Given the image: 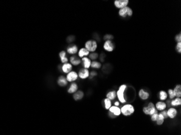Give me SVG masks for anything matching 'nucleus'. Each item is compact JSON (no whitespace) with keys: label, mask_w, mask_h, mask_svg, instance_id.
I'll return each instance as SVG.
<instances>
[{"label":"nucleus","mask_w":181,"mask_h":135,"mask_svg":"<svg viewBox=\"0 0 181 135\" xmlns=\"http://www.w3.org/2000/svg\"><path fill=\"white\" fill-rule=\"evenodd\" d=\"M127 86L125 84H123L119 86L118 88V89L116 91L117 98L118 100V101L121 104H125L126 102V99H125V92L127 89Z\"/></svg>","instance_id":"f257e3e1"},{"label":"nucleus","mask_w":181,"mask_h":135,"mask_svg":"<svg viewBox=\"0 0 181 135\" xmlns=\"http://www.w3.org/2000/svg\"><path fill=\"white\" fill-rule=\"evenodd\" d=\"M120 110L121 114L125 116V117H128V116H130L134 114L135 108L132 104L127 103L124 104L120 108Z\"/></svg>","instance_id":"f03ea898"},{"label":"nucleus","mask_w":181,"mask_h":135,"mask_svg":"<svg viewBox=\"0 0 181 135\" xmlns=\"http://www.w3.org/2000/svg\"><path fill=\"white\" fill-rule=\"evenodd\" d=\"M143 113L148 116H151L152 115H153L154 114L158 112L155 108V104L152 102H149V103L147 104L146 106H144L143 108Z\"/></svg>","instance_id":"7ed1b4c3"},{"label":"nucleus","mask_w":181,"mask_h":135,"mask_svg":"<svg viewBox=\"0 0 181 135\" xmlns=\"http://www.w3.org/2000/svg\"><path fill=\"white\" fill-rule=\"evenodd\" d=\"M118 15L123 18L131 17L133 15V10L131 7L126 6L119 10Z\"/></svg>","instance_id":"20e7f679"},{"label":"nucleus","mask_w":181,"mask_h":135,"mask_svg":"<svg viewBox=\"0 0 181 135\" xmlns=\"http://www.w3.org/2000/svg\"><path fill=\"white\" fill-rule=\"evenodd\" d=\"M85 48L90 53H94L96 51L98 48V43L97 41L94 40H89L86 42Z\"/></svg>","instance_id":"39448f33"},{"label":"nucleus","mask_w":181,"mask_h":135,"mask_svg":"<svg viewBox=\"0 0 181 135\" xmlns=\"http://www.w3.org/2000/svg\"><path fill=\"white\" fill-rule=\"evenodd\" d=\"M103 49L108 53L113 52L115 49V44L112 40H107L103 44Z\"/></svg>","instance_id":"423d86ee"},{"label":"nucleus","mask_w":181,"mask_h":135,"mask_svg":"<svg viewBox=\"0 0 181 135\" xmlns=\"http://www.w3.org/2000/svg\"><path fill=\"white\" fill-rule=\"evenodd\" d=\"M113 4L116 8L120 9L128 6L129 4V1L128 0H115L114 1Z\"/></svg>","instance_id":"0eeeda50"},{"label":"nucleus","mask_w":181,"mask_h":135,"mask_svg":"<svg viewBox=\"0 0 181 135\" xmlns=\"http://www.w3.org/2000/svg\"><path fill=\"white\" fill-rule=\"evenodd\" d=\"M78 77V74L77 72L74 71H71L67 74L66 78L68 82L72 83L77 81Z\"/></svg>","instance_id":"6e6552de"},{"label":"nucleus","mask_w":181,"mask_h":135,"mask_svg":"<svg viewBox=\"0 0 181 135\" xmlns=\"http://www.w3.org/2000/svg\"><path fill=\"white\" fill-rule=\"evenodd\" d=\"M138 97H139V99L142 101L147 100L149 99L150 96V93L147 91L145 90L144 89H143V88L140 89L139 90L138 93Z\"/></svg>","instance_id":"1a4fd4ad"},{"label":"nucleus","mask_w":181,"mask_h":135,"mask_svg":"<svg viewBox=\"0 0 181 135\" xmlns=\"http://www.w3.org/2000/svg\"><path fill=\"white\" fill-rule=\"evenodd\" d=\"M166 113H167L168 118L173 119L176 117L178 114V111L176 108L174 107H170L168 110H166Z\"/></svg>","instance_id":"9d476101"},{"label":"nucleus","mask_w":181,"mask_h":135,"mask_svg":"<svg viewBox=\"0 0 181 135\" xmlns=\"http://www.w3.org/2000/svg\"><path fill=\"white\" fill-rule=\"evenodd\" d=\"M78 77L82 79V80H85L89 77L90 72L88 70V69L82 68L79 70L78 72Z\"/></svg>","instance_id":"9b49d317"},{"label":"nucleus","mask_w":181,"mask_h":135,"mask_svg":"<svg viewBox=\"0 0 181 135\" xmlns=\"http://www.w3.org/2000/svg\"><path fill=\"white\" fill-rule=\"evenodd\" d=\"M108 110V112L112 114L115 117H118V116L121 115V110L119 106L112 105V106Z\"/></svg>","instance_id":"f8f14e48"},{"label":"nucleus","mask_w":181,"mask_h":135,"mask_svg":"<svg viewBox=\"0 0 181 135\" xmlns=\"http://www.w3.org/2000/svg\"><path fill=\"white\" fill-rule=\"evenodd\" d=\"M72 69L73 66L69 62L64 63L61 66V71L64 73L67 74L71 71H72Z\"/></svg>","instance_id":"ddd939ff"},{"label":"nucleus","mask_w":181,"mask_h":135,"mask_svg":"<svg viewBox=\"0 0 181 135\" xmlns=\"http://www.w3.org/2000/svg\"><path fill=\"white\" fill-rule=\"evenodd\" d=\"M66 50L68 54L74 55L78 52V47L77 45L74 44H69L67 47Z\"/></svg>","instance_id":"4468645a"},{"label":"nucleus","mask_w":181,"mask_h":135,"mask_svg":"<svg viewBox=\"0 0 181 135\" xmlns=\"http://www.w3.org/2000/svg\"><path fill=\"white\" fill-rule=\"evenodd\" d=\"M155 106L156 110L158 111H162L166 110V108H167V104H166V102L164 101H158L156 102Z\"/></svg>","instance_id":"2eb2a0df"},{"label":"nucleus","mask_w":181,"mask_h":135,"mask_svg":"<svg viewBox=\"0 0 181 135\" xmlns=\"http://www.w3.org/2000/svg\"><path fill=\"white\" fill-rule=\"evenodd\" d=\"M70 63L74 66H78L82 63V59H80L78 56L75 55H73L71 56L69 58Z\"/></svg>","instance_id":"dca6fc26"},{"label":"nucleus","mask_w":181,"mask_h":135,"mask_svg":"<svg viewBox=\"0 0 181 135\" xmlns=\"http://www.w3.org/2000/svg\"><path fill=\"white\" fill-rule=\"evenodd\" d=\"M82 64L84 68L88 69L91 65V60L87 57H83L82 58Z\"/></svg>","instance_id":"f3484780"},{"label":"nucleus","mask_w":181,"mask_h":135,"mask_svg":"<svg viewBox=\"0 0 181 135\" xmlns=\"http://www.w3.org/2000/svg\"><path fill=\"white\" fill-rule=\"evenodd\" d=\"M78 90V85L77 83L72 82L71 84L67 90V92L70 94H73Z\"/></svg>","instance_id":"a211bd4d"},{"label":"nucleus","mask_w":181,"mask_h":135,"mask_svg":"<svg viewBox=\"0 0 181 135\" xmlns=\"http://www.w3.org/2000/svg\"><path fill=\"white\" fill-rule=\"evenodd\" d=\"M57 83H58V84L61 87H64L67 85L68 84V82L64 76H59L58 81H57Z\"/></svg>","instance_id":"6ab92c4d"},{"label":"nucleus","mask_w":181,"mask_h":135,"mask_svg":"<svg viewBox=\"0 0 181 135\" xmlns=\"http://www.w3.org/2000/svg\"><path fill=\"white\" fill-rule=\"evenodd\" d=\"M84 96V93L82 90H78L77 92H75L74 94H73V99L76 101L82 100L83 99Z\"/></svg>","instance_id":"aec40b11"},{"label":"nucleus","mask_w":181,"mask_h":135,"mask_svg":"<svg viewBox=\"0 0 181 135\" xmlns=\"http://www.w3.org/2000/svg\"><path fill=\"white\" fill-rule=\"evenodd\" d=\"M78 56L80 58L87 57L90 54L88 51L85 48H82L78 51Z\"/></svg>","instance_id":"412c9836"},{"label":"nucleus","mask_w":181,"mask_h":135,"mask_svg":"<svg viewBox=\"0 0 181 135\" xmlns=\"http://www.w3.org/2000/svg\"><path fill=\"white\" fill-rule=\"evenodd\" d=\"M106 98L111 100V101H115L117 98L116 91L115 90L109 91L106 95Z\"/></svg>","instance_id":"4be33fe9"},{"label":"nucleus","mask_w":181,"mask_h":135,"mask_svg":"<svg viewBox=\"0 0 181 135\" xmlns=\"http://www.w3.org/2000/svg\"><path fill=\"white\" fill-rule=\"evenodd\" d=\"M181 105V99L178 97H175L173 100L170 101V106L172 107H177Z\"/></svg>","instance_id":"5701e85b"},{"label":"nucleus","mask_w":181,"mask_h":135,"mask_svg":"<svg viewBox=\"0 0 181 135\" xmlns=\"http://www.w3.org/2000/svg\"><path fill=\"white\" fill-rule=\"evenodd\" d=\"M168 97V93L164 90H160L158 92V99L160 101H165Z\"/></svg>","instance_id":"b1692460"},{"label":"nucleus","mask_w":181,"mask_h":135,"mask_svg":"<svg viewBox=\"0 0 181 135\" xmlns=\"http://www.w3.org/2000/svg\"><path fill=\"white\" fill-rule=\"evenodd\" d=\"M59 57L60 58V60H61V62L62 63H67L68 62V58L66 56V52H65V51H61V52H60L59 53Z\"/></svg>","instance_id":"393cba45"},{"label":"nucleus","mask_w":181,"mask_h":135,"mask_svg":"<svg viewBox=\"0 0 181 135\" xmlns=\"http://www.w3.org/2000/svg\"><path fill=\"white\" fill-rule=\"evenodd\" d=\"M174 94L175 97H181V85L177 84L173 89Z\"/></svg>","instance_id":"a878e982"},{"label":"nucleus","mask_w":181,"mask_h":135,"mask_svg":"<svg viewBox=\"0 0 181 135\" xmlns=\"http://www.w3.org/2000/svg\"><path fill=\"white\" fill-rule=\"evenodd\" d=\"M90 67L94 69H99L102 68V63L97 60H93L91 62Z\"/></svg>","instance_id":"bb28decb"},{"label":"nucleus","mask_w":181,"mask_h":135,"mask_svg":"<svg viewBox=\"0 0 181 135\" xmlns=\"http://www.w3.org/2000/svg\"><path fill=\"white\" fill-rule=\"evenodd\" d=\"M164 120H165V118L164 117V116L160 113H158V117L156 122L157 125H159V126H160V125H163V123H164Z\"/></svg>","instance_id":"cd10ccee"},{"label":"nucleus","mask_w":181,"mask_h":135,"mask_svg":"<svg viewBox=\"0 0 181 135\" xmlns=\"http://www.w3.org/2000/svg\"><path fill=\"white\" fill-rule=\"evenodd\" d=\"M103 102L104 104V107L106 110H108L112 105V101L111 100H109V99H107V98H105V99L104 100Z\"/></svg>","instance_id":"c85d7f7f"},{"label":"nucleus","mask_w":181,"mask_h":135,"mask_svg":"<svg viewBox=\"0 0 181 135\" xmlns=\"http://www.w3.org/2000/svg\"><path fill=\"white\" fill-rule=\"evenodd\" d=\"M88 56H89L88 58L90 60H92V61L93 60H96V59L99 57V54L96 52L91 53L89 54Z\"/></svg>","instance_id":"c756f323"},{"label":"nucleus","mask_w":181,"mask_h":135,"mask_svg":"<svg viewBox=\"0 0 181 135\" xmlns=\"http://www.w3.org/2000/svg\"><path fill=\"white\" fill-rule=\"evenodd\" d=\"M168 96L169 97L170 100H173L175 98V96L174 95V91H173V89H169L167 92Z\"/></svg>","instance_id":"7c9ffc66"},{"label":"nucleus","mask_w":181,"mask_h":135,"mask_svg":"<svg viewBox=\"0 0 181 135\" xmlns=\"http://www.w3.org/2000/svg\"><path fill=\"white\" fill-rule=\"evenodd\" d=\"M158 112L154 114L153 115H152L151 116H150V118L152 122H156L157 118H158Z\"/></svg>","instance_id":"2f4dec72"},{"label":"nucleus","mask_w":181,"mask_h":135,"mask_svg":"<svg viewBox=\"0 0 181 135\" xmlns=\"http://www.w3.org/2000/svg\"><path fill=\"white\" fill-rule=\"evenodd\" d=\"M113 36L111 34H106L103 37V39L104 41L107 40H112L113 39Z\"/></svg>","instance_id":"473e14b6"},{"label":"nucleus","mask_w":181,"mask_h":135,"mask_svg":"<svg viewBox=\"0 0 181 135\" xmlns=\"http://www.w3.org/2000/svg\"><path fill=\"white\" fill-rule=\"evenodd\" d=\"M176 50L178 54L181 53V42H177L176 44Z\"/></svg>","instance_id":"72a5a7b5"},{"label":"nucleus","mask_w":181,"mask_h":135,"mask_svg":"<svg viewBox=\"0 0 181 135\" xmlns=\"http://www.w3.org/2000/svg\"><path fill=\"white\" fill-rule=\"evenodd\" d=\"M175 41L176 42H181V34L179 32V34H177L175 36Z\"/></svg>","instance_id":"f704fd0d"},{"label":"nucleus","mask_w":181,"mask_h":135,"mask_svg":"<svg viewBox=\"0 0 181 135\" xmlns=\"http://www.w3.org/2000/svg\"><path fill=\"white\" fill-rule=\"evenodd\" d=\"M97 75V72L95 71H92L90 72V75H89V78H93L94 77L96 76Z\"/></svg>","instance_id":"c9c22d12"},{"label":"nucleus","mask_w":181,"mask_h":135,"mask_svg":"<svg viewBox=\"0 0 181 135\" xmlns=\"http://www.w3.org/2000/svg\"><path fill=\"white\" fill-rule=\"evenodd\" d=\"M163 116H164V117L165 119H167L168 118V116H167V113H166V110H163L162 111H160V113Z\"/></svg>","instance_id":"e433bc0d"},{"label":"nucleus","mask_w":181,"mask_h":135,"mask_svg":"<svg viewBox=\"0 0 181 135\" xmlns=\"http://www.w3.org/2000/svg\"><path fill=\"white\" fill-rule=\"evenodd\" d=\"M74 40V37L73 36H69L68 37V38L67 39V41L68 42H72Z\"/></svg>","instance_id":"4c0bfd02"},{"label":"nucleus","mask_w":181,"mask_h":135,"mask_svg":"<svg viewBox=\"0 0 181 135\" xmlns=\"http://www.w3.org/2000/svg\"><path fill=\"white\" fill-rule=\"evenodd\" d=\"M120 103L118 101H116L114 102V105L116 106H119Z\"/></svg>","instance_id":"58836bf2"}]
</instances>
